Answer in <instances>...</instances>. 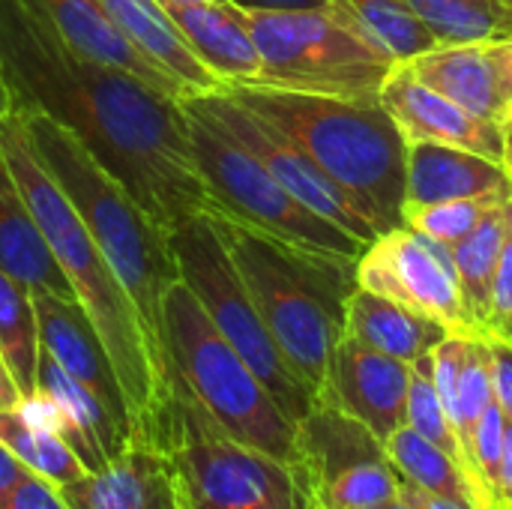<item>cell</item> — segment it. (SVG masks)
Returning a JSON list of instances; mask_svg holds the SVG:
<instances>
[{
  "label": "cell",
  "instance_id": "1",
  "mask_svg": "<svg viewBox=\"0 0 512 509\" xmlns=\"http://www.w3.org/2000/svg\"><path fill=\"white\" fill-rule=\"evenodd\" d=\"M0 66L15 105L69 129L165 231L216 213L183 99L75 54L18 0H0Z\"/></svg>",
  "mask_w": 512,
  "mask_h": 509
},
{
  "label": "cell",
  "instance_id": "2",
  "mask_svg": "<svg viewBox=\"0 0 512 509\" xmlns=\"http://www.w3.org/2000/svg\"><path fill=\"white\" fill-rule=\"evenodd\" d=\"M0 153L6 156L24 201L30 204L75 294V303L84 309L111 357L126 396L132 441L156 450L177 402V375L168 351L153 342L129 291L84 228L78 210L39 162L18 108L0 117Z\"/></svg>",
  "mask_w": 512,
  "mask_h": 509
},
{
  "label": "cell",
  "instance_id": "3",
  "mask_svg": "<svg viewBox=\"0 0 512 509\" xmlns=\"http://www.w3.org/2000/svg\"><path fill=\"white\" fill-rule=\"evenodd\" d=\"M228 96L297 141L372 222L378 237L402 225L408 141L381 102L222 84Z\"/></svg>",
  "mask_w": 512,
  "mask_h": 509
},
{
  "label": "cell",
  "instance_id": "4",
  "mask_svg": "<svg viewBox=\"0 0 512 509\" xmlns=\"http://www.w3.org/2000/svg\"><path fill=\"white\" fill-rule=\"evenodd\" d=\"M213 222L267 330L318 399L333 351L345 336V306L357 288V258L297 246L228 216H213Z\"/></svg>",
  "mask_w": 512,
  "mask_h": 509
},
{
  "label": "cell",
  "instance_id": "5",
  "mask_svg": "<svg viewBox=\"0 0 512 509\" xmlns=\"http://www.w3.org/2000/svg\"><path fill=\"white\" fill-rule=\"evenodd\" d=\"M18 111L39 162L78 210L84 228L129 291L153 342L165 348L162 306L168 288L180 282L171 231L153 222L129 195V189L117 177H111L69 129L33 108Z\"/></svg>",
  "mask_w": 512,
  "mask_h": 509
},
{
  "label": "cell",
  "instance_id": "6",
  "mask_svg": "<svg viewBox=\"0 0 512 509\" xmlns=\"http://www.w3.org/2000/svg\"><path fill=\"white\" fill-rule=\"evenodd\" d=\"M165 348L177 381L237 441L294 468L297 426L261 378L216 330L198 297L180 279L165 294Z\"/></svg>",
  "mask_w": 512,
  "mask_h": 509
},
{
  "label": "cell",
  "instance_id": "7",
  "mask_svg": "<svg viewBox=\"0 0 512 509\" xmlns=\"http://www.w3.org/2000/svg\"><path fill=\"white\" fill-rule=\"evenodd\" d=\"M240 9L261 57L255 84L378 102L396 60L369 45L330 3L321 9Z\"/></svg>",
  "mask_w": 512,
  "mask_h": 509
},
{
  "label": "cell",
  "instance_id": "8",
  "mask_svg": "<svg viewBox=\"0 0 512 509\" xmlns=\"http://www.w3.org/2000/svg\"><path fill=\"white\" fill-rule=\"evenodd\" d=\"M156 450L171 462L183 509H309L288 462L231 438L180 381Z\"/></svg>",
  "mask_w": 512,
  "mask_h": 509
},
{
  "label": "cell",
  "instance_id": "9",
  "mask_svg": "<svg viewBox=\"0 0 512 509\" xmlns=\"http://www.w3.org/2000/svg\"><path fill=\"white\" fill-rule=\"evenodd\" d=\"M180 279L198 297L216 330L249 363V369L270 390L285 417L297 426L315 405L309 387L297 378L273 333L267 330L213 216H195L171 231Z\"/></svg>",
  "mask_w": 512,
  "mask_h": 509
},
{
  "label": "cell",
  "instance_id": "10",
  "mask_svg": "<svg viewBox=\"0 0 512 509\" xmlns=\"http://www.w3.org/2000/svg\"><path fill=\"white\" fill-rule=\"evenodd\" d=\"M183 108L189 117V138L201 180L216 204L213 216L237 219L243 225H252L264 234H273L297 246L360 258L366 243H360L336 222L321 219L318 213L303 207L261 165L255 153H249L237 138H231L192 99H183Z\"/></svg>",
  "mask_w": 512,
  "mask_h": 509
},
{
  "label": "cell",
  "instance_id": "11",
  "mask_svg": "<svg viewBox=\"0 0 512 509\" xmlns=\"http://www.w3.org/2000/svg\"><path fill=\"white\" fill-rule=\"evenodd\" d=\"M294 474L309 509H372L396 501L402 489L387 444L327 402H315L297 423Z\"/></svg>",
  "mask_w": 512,
  "mask_h": 509
},
{
  "label": "cell",
  "instance_id": "12",
  "mask_svg": "<svg viewBox=\"0 0 512 509\" xmlns=\"http://www.w3.org/2000/svg\"><path fill=\"white\" fill-rule=\"evenodd\" d=\"M357 285L432 315L453 333H483L465 303L453 252L411 225L384 231L360 252Z\"/></svg>",
  "mask_w": 512,
  "mask_h": 509
},
{
  "label": "cell",
  "instance_id": "13",
  "mask_svg": "<svg viewBox=\"0 0 512 509\" xmlns=\"http://www.w3.org/2000/svg\"><path fill=\"white\" fill-rule=\"evenodd\" d=\"M192 99L201 111H207L231 138H237L249 153L261 159V165L312 213L321 219L336 222L348 234H354L360 243H372L378 231L372 222L351 204V198L324 174V168L297 144L291 141L282 129H276L270 120L258 117L246 105H240L234 96H228L222 87L210 93H195L186 96Z\"/></svg>",
  "mask_w": 512,
  "mask_h": 509
},
{
  "label": "cell",
  "instance_id": "14",
  "mask_svg": "<svg viewBox=\"0 0 512 509\" xmlns=\"http://www.w3.org/2000/svg\"><path fill=\"white\" fill-rule=\"evenodd\" d=\"M408 384L411 363L375 351L345 333L333 351L327 384L315 402L342 408L387 444L402 426H408Z\"/></svg>",
  "mask_w": 512,
  "mask_h": 509
},
{
  "label": "cell",
  "instance_id": "15",
  "mask_svg": "<svg viewBox=\"0 0 512 509\" xmlns=\"http://www.w3.org/2000/svg\"><path fill=\"white\" fill-rule=\"evenodd\" d=\"M432 90L459 102L471 114L507 126L512 117V36L438 45L408 63Z\"/></svg>",
  "mask_w": 512,
  "mask_h": 509
},
{
  "label": "cell",
  "instance_id": "16",
  "mask_svg": "<svg viewBox=\"0 0 512 509\" xmlns=\"http://www.w3.org/2000/svg\"><path fill=\"white\" fill-rule=\"evenodd\" d=\"M378 102L393 117L405 141H438L450 147H462L480 156H489L504 165L507 144L504 129L471 114L459 102L444 93L426 87L408 63H396L387 75Z\"/></svg>",
  "mask_w": 512,
  "mask_h": 509
},
{
  "label": "cell",
  "instance_id": "17",
  "mask_svg": "<svg viewBox=\"0 0 512 509\" xmlns=\"http://www.w3.org/2000/svg\"><path fill=\"white\" fill-rule=\"evenodd\" d=\"M33 306H36V318H39L42 351L63 372H69L78 384H84L120 423H126L132 429L123 387H120L111 357H108L96 327L84 315V309L75 300H66L57 294H36V291H33Z\"/></svg>",
  "mask_w": 512,
  "mask_h": 509
},
{
  "label": "cell",
  "instance_id": "18",
  "mask_svg": "<svg viewBox=\"0 0 512 509\" xmlns=\"http://www.w3.org/2000/svg\"><path fill=\"white\" fill-rule=\"evenodd\" d=\"M18 3L30 15H36L75 54L96 60L102 66L123 69L174 99L189 96L168 72H162L114 27V21L102 12L96 0H18Z\"/></svg>",
  "mask_w": 512,
  "mask_h": 509
},
{
  "label": "cell",
  "instance_id": "19",
  "mask_svg": "<svg viewBox=\"0 0 512 509\" xmlns=\"http://www.w3.org/2000/svg\"><path fill=\"white\" fill-rule=\"evenodd\" d=\"M69 509H183L165 453L132 441L102 471L60 489Z\"/></svg>",
  "mask_w": 512,
  "mask_h": 509
},
{
  "label": "cell",
  "instance_id": "20",
  "mask_svg": "<svg viewBox=\"0 0 512 509\" xmlns=\"http://www.w3.org/2000/svg\"><path fill=\"white\" fill-rule=\"evenodd\" d=\"M492 192H512L507 165L438 141H408V180H405L402 219L432 204L477 198Z\"/></svg>",
  "mask_w": 512,
  "mask_h": 509
},
{
  "label": "cell",
  "instance_id": "21",
  "mask_svg": "<svg viewBox=\"0 0 512 509\" xmlns=\"http://www.w3.org/2000/svg\"><path fill=\"white\" fill-rule=\"evenodd\" d=\"M180 36L198 54V60L222 84H255L261 75V57L237 3L210 0H159Z\"/></svg>",
  "mask_w": 512,
  "mask_h": 509
},
{
  "label": "cell",
  "instance_id": "22",
  "mask_svg": "<svg viewBox=\"0 0 512 509\" xmlns=\"http://www.w3.org/2000/svg\"><path fill=\"white\" fill-rule=\"evenodd\" d=\"M432 375L450 423L468 453L474 471V432L486 408L495 402L492 387V348L486 333H453L432 351ZM477 480V471H474ZM480 486V483H477ZM483 495V492H480ZM486 504V498H483Z\"/></svg>",
  "mask_w": 512,
  "mask_h": 509
},
{
  "label": "cell",
  "instance_id": "23",
  "mask_svg": "<svg viewBox=\"0 0 512 509\" xmlns=\"http://www.w3.org/2000/svg\"><path fill=\"white\" fill-rule=\"evenodd\" d=\"M345 333L402 363L429 357L447 336H453V330L438 318L360 285L351 291L345 306Z\"/></svg>",
  "mask_w": 512,
  "mask_h": 509
},
{
  "label": "cell",
  "instance_id": "24",
  "mask_svg": "<svg viewBox=\"0 0 512 509\" xmlns=\"http://www.w3.org/2000/svg\"><path fill=\"white\" fill-rule=\"evenodd\" d=\"M0 270L15 276L36 294H57L75 300L3 153H0Z\"/></svg>",
  "mask_w": 512,
  "mask_h": 509
},
{
  "label": "cell",
  "instance_id": "25",
  "mask_svg": "<svg viewBox=\"0 0 512 509\" xmlns=\"http://www.w3.org/2000/svg\"><path fill=\"white\" fill-rule=\"evenodd\" d=\"M114 27L162 72H168L189 96L219 90L222 81L198 60L189 42L180 36L159 0H96Z\"/></svg>",
  "mask_w": 512,
  "mask_h": 509
},
{
  "label": "cell",
  "instance_id": "26",
  "mask_svg": "<svg viewBox=\"0 0 512 509\" xmlns=\"http://www.w3.org/2000/svg\"><path fill=\"white\" fill-rule=\"evenodd\" d=\"M330 6L378 51L411 63L441 42L417 15L411 0H330Z\"/></svg>",
  "mask_w": 512,
  "mask_h": 509
},
{
  "label": "cell",
  "instance_id": "27",
  "mask_svg": "<svg viewBox=\"0 0 512 509\" xmlns=\"http://www.w3.org/2000/svg\"><path fill=\"white\" fill-rule=\"evenodd\" d=\"M387 453H390L396 471L402 474V480H408L411 486H417L429 495H438V498H450V501H459V504H468L474 509H486L471 477L441 447L426 441L411 426H402L387 441Z\"/></svg>",
  "mask_w": 512,
  "mask_h": 509
},
{
  "label": "cell",
  "instance_id": "28",
  "mask_svg": "<svg viewBox=\"0 0 512 509\" xmlns=\"http://www.w3.org/2000/svg\"><path fill=\"white\" fill-rule=\"evenodd\" d=\"M0 444L36 477L48 480L51 486L63 489L87 474L81 459L72 453V447L45 429L42 423L30 420L21 408L0 411Z\"/></svg>",
  "mask_w": 512,
  "mask_h": 509
},
{
  "label": "cell",
  "instance_id": "29",
  "mask_svg": "<svg viewBox=\"0 0 512 509\" xmlns=\"http://www.w3.org/2000/svg\"><path fill=\"white\" fill-rule=\"evenodd\" d=\"M0 354L15 384L21 387L24 399L33 396L39 354H42L33 291L3 270H0Z\"/></svg>",
  "mask_w": 512,
  "mask_h": 509
},
{
  "label": "cell",
  "instance_id": "30",
  "mask_svg": "<svg viewBox=\"0 0 512 509\" xmlns=\"http://www.w3.org/2000/svg\"><path fill=\"white\" fill-rule=\"evenodd\" d=\"M504 237H507V204L492 210L468 240H462L459 246L450 249L453 261H456L462 291H465V303H468V309H471V315H474V321H477V327L483 333H486L492 279H495V270H498Z\"/></svg>",
  "mask_w": 512,
  "mask_h": 509
},
{
  "label": "cell",
  "instance_id": "31",
  "mask_svg": "<svg viewBox=\"0 0 512 509\" xmlns=\"http://www.w3.org/2000/svg\"><path fill=\"white\" fill-rule=\"evenodd\" d=\"M411 6L441 45L512 36L507 0H411Z\"/></svg>",
  "mask_w": 512,
  "mask_h": 509
},
{
  "label": "cell",
  "instance_id": "32",
  "mask_svg": "<svg viewBox=\"0 0 512 509\" xmlns=\"http://www.w3.org/2000/svg\"><path fill=\"white\" fill-rule=\"evenodd\" d=\"M408 426L414 432H420L426 441H432L435 447H441L468 477L471 483L477 486L474 480V471H471V462H468V453L450 423V414L438 396V387H435V375H432V354L411 363V384H408ZM480 492V486H477ZM483 498V495H480ZM486 507V504H483Z\"/></svg>",
  "mask_w": 512,
  "mask_h": 509
},
{
  "label": "cell",
  "instance_id": "33",
  "mask_svg": "<svg viewBox=\"0 0 512 509\" xmlns=\"http://www.w3.org/2000/svg\"><path fill=\"white\" fill-rule=\"evenodd\" d=\"M512 192H492V195H477V198H456V201H444V204H432L423 210H414L402 219V225H411L417 231H423L426 237L444 243L447 249L459 246L462 240H468L480 222L498 210L501 204L510 201Z\"/></svg>",
  "mask_w": 512,
  "mask_h": 509
},
{
  "label": "cell",
  "instance_id": "34",
  "mask_svg": "<svg viewBox=\"0 0 512 509\" xmlns=\"http://www.w3.org/2000/svg\"><path fill=\"white\" fill-rule=\"evenodd\" d=\"M486 333L512 339V198L507 201V237H504V249H501L498 270L492 279Z\"/></svg>",
  "mask_w": 512,
  "mask_h": 509
},
{
  "label": "cell",
  "instance_id": "35",
  "mask_svg": "<svg viewBox=\"0 0 512 509\" xmlns=\"http://www.w3.org/2000/svg\"><path fill=\"white\" fill-rule=\"evenodd\" d=\"M0 509H69L60 489L51 486L48 480L36 477V474H27L3 501Z\"/></svg>",
  "mask_w": 512,
  "mask_h": 509
},
{
  "label": "cell",
  "instance_id": "36",
  "mask_svg": "<svg viewBox=\"0 0 512 509\" xmlns=\"http://www.w3.org/2000/svg\"><path fill=\"white\" fill-rule=\"evenodd\" d=\"M489 336L492 348V387H495V402L504 411V417L512 420V339Z\"/></svg>",
  "mask_w": 512,
  "mask_h": 509
},
{
  "label": "cell",
  "instance_id": "37",
  "mask_svg": "<svg viewBox=\"0 0 512 509\" xmlns=\"http://www.w3.org/2000/svg\"><path fill=\"white\" fill-rule=\"evenodd\" d=\"M399 498L408 501L414 509H474L468 504H459V501H450V498H438V495H429L417 486H411L408 480H402V489H399Z\"/></svg>",
  "mask_w": 512,
  "mask_h": 509
},
{
  "label": "cell",
  "instance_id": "38",
  "mask_svg": "<svg viewBox=\"0 0 512 509\" xmlns=\"http://www.w3.org/2000/svg\"><path fill=\"white\" fill-rule=\"evenodd\" d=\"M27 474H30V471H27V468H24V465H21L9 450L0 444V501H3V498H6V495H9L21 480H24V477H27Z\"/></svg>",
  "mask_w": 512,
  "mask_h": 509
},
{
  "label": "cell",
  "instance_id": "39",
  "mask_svg": "<svg viewBox=\"0 0 512 509\" xmlns=\"http://www.w3.org/2000/svg\"><path fill=\"white\" fill-rule=\"evenodd\" d=\"M21 399H24V393H21V387L15 384V378H12V372H9V366H6V360H3V354H0V411L18 408Z\"/></svg>",
  "mask_w": 512,
  "mask_h": 509
},
{
  "label": "cell",
  "instance_id": "40",
  "mask_svg": "<svg viewBox=\"0 0 512 509\" xmlns=\"http://www.w3.org/2000/svg\"><path fill=\"white\" fill-rule=\"evenodd\" d=\"M246 9H321L330 0H234Z\"/></svg>",
  "mask_w": 512,
  "mask_h": 509
},
{
  "label": "cell",
  "instance_id": "41",
  "mask_svg": "<svg viewBox=\"0 0 512 509\" xmlns=\"http://www.w3.org/2000/svg\"><path fill=\"white\" fill-rule=\"evenodd\" d=\"M15 108V96L6 84V75H3V66H0V117H6L9 111Z\"/></svg>",
  "mask_w": 512,
  "mask_h": 509
},
{
  "label": "cell",
  "instance_id": "42",
  "mask_svg": "<svg viewBox=\"0 0 512 509\" xmlns=\"http://www.w3.org/2000/svg\"><path fill=\"white\" fill-rule=\"evenodd\" d=\"M504 144H507V159H504V165H507V171H510L512 177V117L510 123L504 126Z\"/></svg>",
  "mask_w": 512,
  "mask_h": 509
},
{
  "label": "cell",
  "instance_id": "43",
  "mask_svg": "<svg viewBox=\"0 0 512 509\" xmlns=\"http://www.w3.org/2000/svg\"><path fill=\"white\" fill-rule=\"evenodd\" d=\"M372 509H414L408 501H402V498H396V501H390V504H381V507H372Z\"/></svg>",
  "mask_w": 512,
  "mask_h": 509
},
{
  "label": "cell",
  "instance_id": "44",
  "mask_svg": "<svg viewBox=\"0 0 512 509\" xmlns=\"http://www.w3.org/2000/svg\"><path fill=\"white\" fill-rule=\"evenodd\" d=\"M210 3H234V0H210Z\"/></svg>",
  "mask_w": 512,
  "mask_h": 509
},
{
  "label": "cell",
  "instance_id": "45",
  "mask_svg": "<svg viewBox=\"0 0 512 509\" xmlns=\"http://www.w3.org/2000/svg\"><path fill=\"white\" fill-rule=\"evenodd\" d=\"M507 3H510V9H512V0H507Z\"/></svg>",
  "mask_w": 512,
  "mask_h": 509
}]
</instances>
